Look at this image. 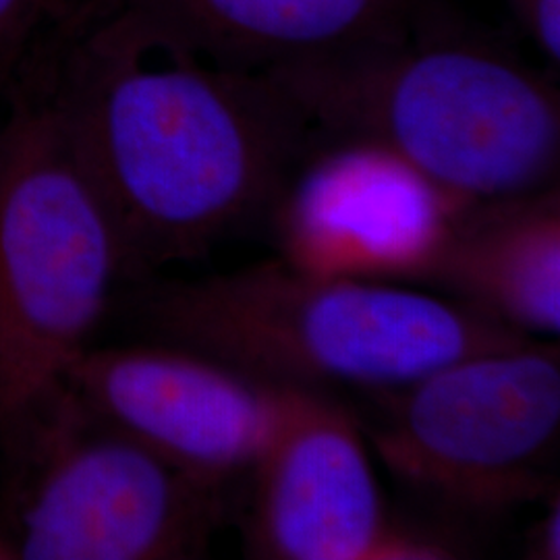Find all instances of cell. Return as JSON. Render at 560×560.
Wrapping results in <instances>:
<instances>
[{"instance_id":"obj_9","label":"cell","mask_w":560,"mask_h":560,"mask_svg":"<svg viewBox=\"0 0 560 560\" xmlns=\"http://www.w3.org/2000/svg\"><path fill=\"white\" fill-rule=\"evenodd\" d=\"M463 206L386 150L318 138L268 221L300 270L420 284Z\"/></svg>"},{"instance_id":"obj_7","label":"cell","mask_w":560,"mask_h":560,"mask_svg":"<svg viewBox=\"0 0 560 560\" xmlns=\"http://www.w3.org/2000/svg\"><path fill=\"white\" fill-rule=\"evenodd\" d=\"M62 386L98 420L222 492L245 483L322 395L154 340L85 349Z\"/></svg>"},{"instance_id":"obj_6","label":"cell","mask_w":560,"mask_h":560,"mask_svg":"<svg viewBox=\"0 0 560 560\" xmlns=\"http://www.w3.org/2000/svg\"><path fill=\"white\" fill-rule=\"evenodd\" d=\"M9 428L30 436L11 559H200L226 517V492L92 416L62 382Z\"/></svg>"},{"instance_id":"obj_1","label":"cell","mask_w":560,"mask_h":560,"mask_svg":"<svg viewBox=\"0 0 560 560\" xmlns=\"http://www.w3.org/2000/svg\"><path fill=\"white\" fill-rule=\"evenodd\" d=\"M18 80L50 102L98 187L125 279L268 221L318 140L270 73L200 59L119 0L59 21Z\"/></svg>"},{"instance_id":"obj_2","label":"cell","mask_w":560,"mask_h":560,"mask_svg":"<svg viewBox=\"0 0 560 560\" xmlns=\"http://www.w3.org/2000/svg\"><path fill=\"white\" fill-rule=\"evenodd\" d=\"M266 73L320 140L386 150L460 203L559 187V85L444 0L397 34Z\"/></svg>"},{"instance_id":"obj_4","label":"cell","mask_w":560,"mask_h":560,"mask_svg":"<svg viewBox=\"0 0 560 560\" xmlns=\"http://www.w3.org/2000/svg\"><path fill=\"white\" fill-rule=\"evenodd\" d=\"M0 127V423L57 390L125 279L119 237L59 115L25 80Z\"/></svg>"},{"instance_id":"obj_14","label":"cell","mask_w":560,"mask_h":560,"mask_svg":"<svg viewBox=\"0 0 560 560\" xmlns=\"http://www.w3.org/2000/svg\"><path fill=\"white\" fill-rule=\"evenodd\" d=\"M544 513L527 536V557L536 560L560 559L559 488L544 499Z\"/></svg>"},{"instance_id":"obj_11","label":"cell","mask_w":560,"mask_h":560,"mask_svg":"<svg viewBox=\"0 0 560 560\" xmlns=\"http://www.w3.org/2000/svg\"><path fill=\"white\" fill-rule=\"evenodd\" d=\"M200 59L270 71L397 34L425 0H119Z\"/></svg>"},{"instance_id":"obj_5","label":"cell","mask_w":560,"mask_h":560,"mask_svg":"<svg viewBox=\"0 0 560 560\" xmlns=\"http://www.w3.org/2000/svg\"><path fill=\"white\" fill-rule=\"evenodd\" d=\"M368 397L376 416L358 418L365 442L400 483L441 511L488 520L559 488V340L478 351Z\"/></svg>"},{"instance_id":"obj_3","label":"cell","mask_w":560,"mask_h":560,"mask_svg":"<svg viewBox=\"0 0 560 560\" xmlns=\"http://www.w3.org/2000/svg\"><path fill=\"white\" fill-rule=\"evenodd\" d=\"M133 303L148 340L332 397L397 390L448 361L525 340L441 293L284 260L152 284Z\"/></svg>"},{"instance_id":"obj_8","label":"cell","mask_w":560,"mask_h":560,"mask_svg":"<svg viewBox=\"0 0 560 560\" xmlns=\"http://www.w3.org/2000/svg\"><path fill=\"white\" fill-rule=\"evenodd\" d=\"M245 552L266 560H444L451 532L397 517L360 420L332 395L310 402L245 481Z\"/></svg>"},{"instance_id":"obj_10","label":"cell","mask_w":560,"mask_h":560,"mask_svg":"<svg viewBox=\"0 0 560 560\" xmlns=\"http://www.w3.org/2000/svg\"><path fill=\"white\" fill-rule=\"evenodd\" d=\"M421 284L525 339L559 340V187L463 206Z\"/></svg>"},{"instance_id":"obj_16","label":"cell","mask_w":560,"mask_h":560,"mask_svg":"<svg viewBox=\"0 0 560 560\" xmlns=\"http://www.w3.org/2000/svg\"><path fill=\"white\" fill-rule=\"evenodd\" d=\"M2 552H4V550H2V546H0V557H4V555H2Z\"/></svg>"},{"instance_id":"obj_15","label":"cell","mask_w":560,"mask_h":560,"mask_svg":"<svg viewBox=\"0 0 560 560\" xmlns=\"http://www.w3.org/2000/svg\"><path fill=\"white\" fill-rule=\"evenodd\" d=\"M65 2H67V7H69V13L75 15V13H81V11H90V9H98V7H108V4H113V2H117V0H65Z\"/></svg>"},{"instance_id":"obj_12","label":"cell","mask_w":560,"mask_h":560,"mask_svg":"<svg viewBox=\"0 0 560 560\" xmlns=\"http://www.w3.org/2000/svg\"><path fill=\"white\" fill-rule=\"evenodd\" d=\"M65 0H0V94H4L52 25L69 18Z\"/></svg>"},{"instance_id":"obj_13","label":"cell","mask_w":560,"mask_h":560,"mask_svg":"<svg viewBox=\"0 0 560 560\" xmlns=\"http://www.w3.org/2000/svg\"><path fill=\"white\" fill-rule=\"evenodd\" d=\"M552 71L560 65V0H502Z\"/></svg>"}]
</instances>
